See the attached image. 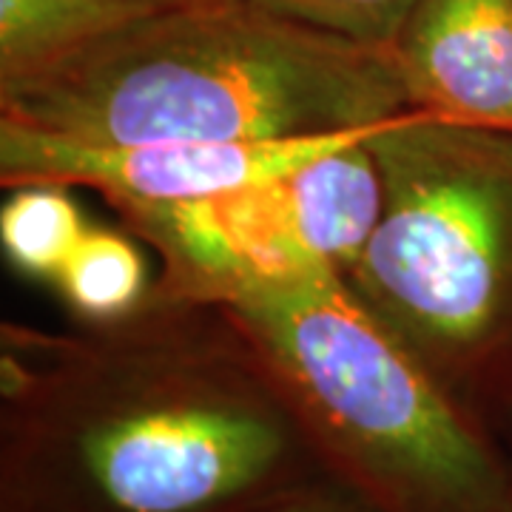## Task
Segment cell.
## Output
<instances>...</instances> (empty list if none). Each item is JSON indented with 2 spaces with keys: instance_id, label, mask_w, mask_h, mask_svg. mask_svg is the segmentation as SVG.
<instances>
[{
  "instance_id": "1",
  "label": "cell",
  "mask_w": 512,
  "mask_h": 512,
  "mask_svg": "<svg viewBox=\"0 0 512 512\" xmlns=\"http://www.w3.org/2000/svg\"><path fill=\"white\" fill-rule=\"evenodd\" d=\"M35 348L0 356V512H254L328 478L211 302L151 291Z\"/></svg>"
},
{
  "instance_id": "2",
  "label": "cell",
  "mask_w": 512,
  "mask_h": 512,
  "mask_svg": "<svg viewBox=\"0 0 512 512\" xmlns=\"http://www.w3.org/2000/svg\"><path fill=\"white\" fill-rule=\"evenodd\" d=\"M407 111L390 46L254 0H185L0 86V126L83 146L342 134Z\"/></svg>"
},
{
  "instance_id": "3",
  "label": "cell",
  "mask_w": 512,
  "mask_h": 512,
  "mask_svg": "<svg viewBox=\"0 0 512 512\" xmlns=\"http://www.w3.org/2000/svg\"><path fill=\"white\" fill-rule=\"evenodd\" d=\"M245 336L330 478L376 512H512V444L458 407L336 271L208 299Z\"/></svg>"
},
{
  "instance_id": "4",
  "label": "cell",
  "mask_w": 512,
  "mask_h": 512,
  "mask_svg": "<svg viewBox=\"0 0 512 512\" xmlns=\"http://www.w3.org/2000/svg\"><path fill=\"white\" fill-rule=\"evenodd\" d=\"M370 151L382 217L353 293L473 419L512 436V131L407 109Z\"/></svg>"
},
{
  "instance_id": "5",
  "label": "cell",
  "mask_w": 512,
  "mask_h": 512,
  "mask_svg": "<svg viewBox=\"0 0 512 512\" xmlns=\"http://www.w3.org/2000/svg\"><path fill=\"white\" fill-rule=\"evenodd\" d=\"M376 131L217 197L120 205L123 222L163 259L151 291L202 302L251 279L316 268L348 276L382 217Z\"/></svg>"
},
{
  "instance_id": "6",
  "label": "cell",
  "mask_w": 512,
  "mask_h": 512,
  "mask_svg": "<svg viewBox=\"0 0 512 512\" xmlns=\"http://www.w3.org/2000/svg\"><path fill=\"white\" fill-rule=\"evenodd\" d=\"M379 126L293 140L143 146H83L0 126V185L9 191L35 183L92 188L111 208L205 200L308 163Z\"/></svg>"
},
{
  "instance_id": "7",
  "label": "cell",
  "mask_w": 512,
  "mask_h": 512,
  "mask_svg": "<svg viewBox=\"0 0 512 512\" xmlns=\"http://www.w3.org/2000/svg\"><path fill=\"white\" fill-rule=\"evenodd\" d=\"M390 52L407 109L512 131V0H419Z\"/></svg>"
},
{
  "instance_id": "8",
  "label": "cell",
  "mask_w": 512,
  "mask_h": 512,
  "mask_svg": "<svg viewBox=\"0 0 512 512\" xmlns=\"http://www.w3.org/2000/svg\"><path fill=\"white\" fill-rule=\"evenodd\" d=\"M185 0H0V86L57 66Z\"/></svg>"
},
{
  "instance_id": "9",
  "label": "cell",
  "mask_w": 512,
  "mask_h": 512,
  "mask_svg": "<svg viewBox=\"0 0 512 512\" xmlns=\"http://www.w3.org/2000/svg\"><path fill=\"white\" fill-rule=\"evenodd\" d=\"M57 285L74 313L94 328L143 308L154 288L140 248L106 228H86Z\"/></svg>"
},
{
  "instance_id": "10",
  "label": "cell",
  "mask_w": 512,
  "mask_h": 512,
  "mask_svg": "<svg viewBox=\"0 0 512 512\" xmlns=\"http://www.w3.org/2000/svg\"><path fill=\"white\" fill-rule=\"evenodd\" d=\"M86 222L63 185H20L0 208V242L23 274L52 279L86 234Z\"/></svg>"
},
{
  "instance_id": "11",
  "label": "cell",
  "mask_w": 512,
  "mask_h": 512,
  "mask_svg": "<svg viewBox=\"0 0 512 512\" xmlns=\"http://www.w3.org/2000/svg\"><path fill=\"white\" fill-rule=\"evenodd\" d=\"M276 15L308 23L333 35L390 46L419 0H254Z\"/></svg>"
},
{
  "instance_id": "12",
  "label": "cell",
  "mask_w": 512,
  "mask_h": 512,
  "mask_svg": "<svg viewBox=\"0 0 512 512\" xmlns=\"http://www.w3.org/2000/svg\"><path fill=\"white\" fill-rule=\"evenodd\" d=\"M254 512H376L362 495H356L336 478H319L293 493L276 498Z\"/></svg>"
},
{
  "instance_id": "13",
  "label": "cell",
  "mask_w": 512,
  "mask_h": 512,
  "mask_svg": "<svg viewBox=\"0 0 512 512\" xmlns=\"http://www.w3.org/2000/svg\"><path fill=\"white\" fill-rule=\"evenodd\" d=\"M510 444H512V441H510Z\"/></svg>"
}]
</instances>
